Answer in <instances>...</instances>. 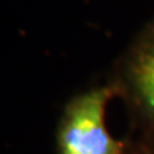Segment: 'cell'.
Instances as JSON below:
<instances>
[{"label":"cell","instance_id":"3","mask_svg":"<svg viewBox=\"0 0 154 154\" xmlns=\"http://www.w3.org/2000/svg\"><path fill=\"white\" fill-rule=\"evenodd\" d=\"M125 154H154V139L139 136L137 140L126 141Z\"/></svg>","mask_w":154,"mask_h":154},{"label":"cell","instance_id":"1","mask_svg":"<svg viewBox=\"0 0 154 154\" xmlns=\"http://www.w3.org/2000/svg\"><path fill=\"white\" fill-rule=\"evenodd\" d=\"M107 82L123 102L135 131L154 139V19L117 58Z\"/></svg>","mask_w":154,"mask_h":154},{"label":"cell","instance_id":"2","mask_svg":"<svg viewBox=\"0 0 154 154\" xmlns=\"http://www.w3.org/2000/svg\"><path fill=\"white\" fill-rule=\"evenodd\" d=\"M114 98L108 82L72 96L58 121V154L126 153V141L114 139L105 126V109Z\"/></svg>","mask_w":154,"mask_h":154}]
</instances>
